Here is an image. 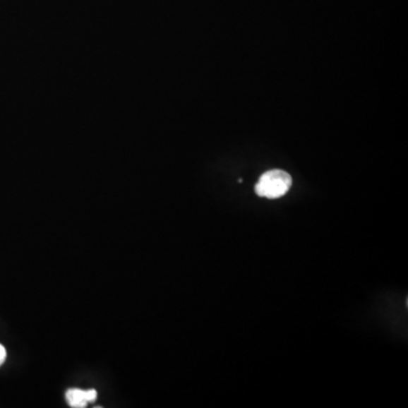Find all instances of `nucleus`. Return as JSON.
I'll return each instance as SVG.
<instances>
[{
    "label": "nucleus",
    "mask_w": 408,
    "mask_h": 408,
    "mask_svg": "<svg viewBox=\"0 0 408 408\" xmlns=\"http://www.w3.org/2000/svg\"><path fill=\"white\" fill-rule=\"evenodd\" d=\"M292 183L291 175L284 170H269L260 177L256 185V193L261 198H282L289 191Z\"/></svg>",
    "instance_id": "1"
},
{
    "label": "nucleus",
    "mask_w": 408,
    "mask_h": 408,
    "mask_svg": "<svg viewBox=\"0 0 408 408\" xmlns=\"http://www.w3.org/2000/svg\"><path fill=\"white\" fill-rule=\"evenodd\" d=\"M97 391L95 389L82 390V389H69L66 392V400L69 406L73 408L87 407L88 402H93L97 400Z\"/></svg>",
    "instance_id": "2"
},
{
    "label": "nucleus",
    "mask_w": 408,
    "mask_h": 408,
    "mask_svg": "<svg viewBox=\"0 0 408 408\" xmlns=\"http://www.w3.org/2000/svg\"><path fill=\"white\" fill-rule=\"evenodd\" d=\"M6 359V349L3 345H0V366L4 364Z\"/></svg>",
    "instance_id": "3"
}]
</instances>
